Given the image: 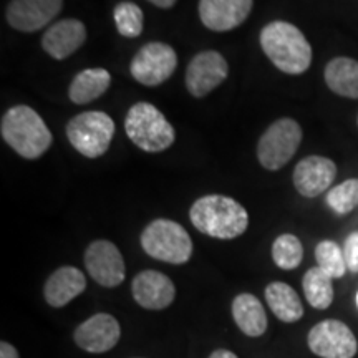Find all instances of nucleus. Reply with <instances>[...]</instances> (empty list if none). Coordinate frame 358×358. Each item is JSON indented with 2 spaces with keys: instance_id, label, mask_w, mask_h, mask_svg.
Masks as SVG:
<instances>
[{
  "instance_id": "1",
  "label": "nucleus",
  "mask_w": 358,
  "mask_h": 358,
  "mask_svg": "<svg viewBox=\"0 0 358 358\" xmlns=\"http://www.w3.org/2000/svg\"><path fill=\"white\" fill-rule=\"evenodd\" d=\"M189 219L196 229L214 239H236L249 226V214L244 206L221 194L199 198L191 206Z\"/></svg>"
},
{
  "instance_id": "2",
  "label": "nucleus",
  "mask_w": 358,
  "mask_h": 358,
  "mask_svg": "<svg viewBox=\"0 0 358 358\" xmlns=\"http://www.w3.org/2000/svg\"><path fill=\"white\" fill-rule=\"evenodd\" d=\"M261 47L268 60L287 75H301L312 64V47L297 27L284 20L267 24L261 32Z\"/></svg>"
},
{
  "instance_id": "3",
  "label": "nucleus",
  "mask_w": 358,
  "mask_h": 358,
  "mask_svg": "<svg viewBox=\"0 0 358 358\" xmlns=\"http://www.w3.org/2000/svg\"><path fill=\"white\" fill-rule=\"evenodd\" d=\"M3 141L25 159H38L52 146L53 136L37 111L27 105L12 106L2 116Z\"/></svg>"
},
{
  "instance_id": "4",
  "label": "nucleus",
  "mask_w": 358,
  "mask_h": 358,
  "mask_svg": "<svg viewBox=\"0 0 358 358\" xmlns=\"http://www.w3.org/2000/svg\"><path fill=\"white\" fill-rule=\"evenodd\" d=\"M124 129L129 140L148 153L166 151L176 140V133L166 116L146 101L136 103L128 110Z\"/></svg>"
},
{
  "instance_id": "5",
  "label": "nucleus",
  "mask_w": 358,
  "mask_h": 358,
  "mask_svg": "<svg viewBox=\"0 0 358 358\" xmlns=\"http://www.w3.org/2000/svg\"><path fill=\"white\" fill-rule=\"evenodd\" d=\"M141 248L150 257L168 264H186L192 256V241L181 224L156 219L141 232Z\"/></svg>"
},
{
  "instance_id": "6",
  "label": "nucleus",
  "mask_w": 358,
  "mask_h": 358,
  "mask_svg": "<svg viewBox=\"0 0 358 358\" xmlns=\"http://www.w3.org/2000/svg\"><path fill=\"white\" fill-rule=\"evenodd\" d=\"M116 127L113 118L105 111H85L66 124L70 145L85 158H100L108 151Z\"/></svg>"
},
{
  "instance_id": "7",
  "label": "nucleus",
  "mask_w": 358,
  "mask_h": 358,
  "mask_svg": "<svg viewBox=\"0 0 358 358\" xmlns=\"http://www.w3.org/2000/svg\"><path fill=\"white\" fill-rule=\"evenodd\" d=\"M302 141V128L292 118H280L266 129L257 143V159L268 171H279L294 155Z\"/></svg>"
},
{
  "instance_id": "8",
  "label": "nucleus",
  "mask_w": 358,
  "mask_h": 358,
  "mask_svg": "<svg viewBox=\"0 0 358 358\" xmlns=\"http://www.w3.org/2000/svg\"><path fill=\"white\" fill-rule=\"evenodd\" d=\"M178 66V55L173 47L163 42L143 45L129 64V73L145 87H158L171 77Z\"/></svg>"
},
{
  "instance_id": "9",
  "label": "nucleus",
  "mask_w": 358,
  "mask_h": 358,
  "mask_svg": "<svg viewBox=\"0 0 358 358\" xmlns=\"http://www.w3.org/2000/svg\"><path fill=\"white\" fill-rule=\"evenodd\" d=\"M308 348L320 358H353L358 343L355 335L340 320H324L308 332Z\"/></svg>"
},
{
  "instance_id": "10",
  "label": "nucleus",
  "mask_w": 358,
  "mask_h": 358,
  "mask_svg": "<svg viewBox=\"0 0 358 358\" xmlns=\"http://www.w3.org/2000/svg\"><path fill=\"white\" fill-rule=\"evenodd\" d=\"M85 266L90 277L103 287H116L124 280L127 267L120 249L110 241H95L85 250Z\"/></svg>"
},
{
  "instance_id": "11",
  "label": "nucleus",
  "mask_w": 358,
  "mask_h": 358,
  "mask_svg": "<svg viewBox=\"0 0 358 358\" xmlns=\"http://www.w3.org/2000/svg\"><path fill=\"white\" fill-rule=\"evenodd\" d=\"M229 73L226 58L216 50L201 52L186 70V88L192 96L203 98L216 90Z\"/></svg>"
},
{
  "instance_id": "12",
  "label": "nucleus",
  "mask_w": 358,
  "mask_h": 358,
  "mask_svg": "<svg viewBox=\"0 0 358 358\" xmlns=\"http://www.w3.org/2000/svg\"><path fill=\"white\" fill-rule=\"evenodd\" d=\"M64 0H12L6 17L8 25L19 32H37L60 13Z\"/></svg>"
},
{
  "instance_id": "13",
  "label": "nucleus",
  "mask_w": 358,
  "mask_h": 358,
  "mask_svg": "<svg viewBox=\"0 0 358 358\" xmlns=\"http://www.w3.org/2000/svg\"><path fill=\"white\" fill-rule=\"evenodd\" d=\"M122 337L118 320L110 313H96L90 317L75 330L73 338L77 345L90 353L110 352Z\"/></svg>"
},
{
  "instance_id": "14",
  "label": "nucleus",
  "mask_w": 358,
  "mask_h": 358,
  "mask_svg": "<svg viewBox=\"0 0 358 358\" xmlns=\"http://www.w3.org/2000/svg\"><path fill=\"white\" fill-rule=\"evenodd\" d=\"M337 164L324 156H307L294 169V186L303 198H317L332 186Z\"/></svg>"
},
{
  "instance_id": "15",
  "label": "nucleus",
  "mask_w": 358,
  "mask_h": 358,
  "mask_svg": "<svg viewBox=\"0 0 358 358\" xmlns=\"http://www.w3.org/2000/svg\"><path fill=\"white\" fill-rule=\"evenodd\" d=\"M254 0H199V17L214 32H227L243 25L252 10Z\"/></svg>"
},
{
  "instance_id": "16",
  "label": "nucleus",
  "mask_w": 358,
  "mask_h": 358,
  "mask_svg": "<svg viewBox=\"0 0 358 358\" xmlns=\"http://www.w3.org/2000/svg\"><path fill=\"white\" fill-rule=\"evenodd\" d=\"M131 292L136 303L148 310H163L176 297V287L168 275L158 271H143L133 279Z\"/></svg>"
},
{
  "instance_id": "17",
  "label": "nucleus",
  "mask_w": 358,
  "mask_h": 358,
  "mask_svg": "<svg viewBox=\"0 0 358 358\" xmlns=\"http://www.w3.org/2000/svg\"><path fill=\"white\" fill-rule=\"evenodd\" d=\"M87 40V29L83 22L65 19L48 27L42 37V47L55 60H65L73 55Z\"/></svg>"
},
{
  "instance_id": "18",
  "label": "nucleus",
  "mask_w": 358,
  "mask_h": 358,
  "mask_svg": "<svg viewBox=\"0 0 358 358\" xmlns=\"http://www.w3.org/2000/svg\"><path fill=\"white\" fill-rule=\"evenodd\" d=\"M87 289V277L80 268L65 266L48 277L43 287V297L48 306L60 308L77 299Z\"/></svg>"
},
{
  "instance_id": "19",
  "label": "nucleus",
  "mask_w": 358,
  "mask_h": 358,
  "mask_svg": "<svg viewBox=\"0 0 358 358\" xmlns=\"http://www.w3.org/2000/svg\"><path fill=\"white\" fill-rule=\"evenodd\" d=\"M232 317L241 332L248 337H261L267 330V315L262 303L252 294H239L232 301Z\"/></svg>"
},
{
  "instance_id": "20",
  "label": "nucleus",
  "mask_w": 358,
  "mask_h": 358,
  "mask_svg": "<svg viewBox=\"0 0 358 358\" xmlns=\"http://www.w3.org/2000/svg\"><path fill=\"white\" fill-rule=\"evenodd\" d=\"M327 87L345 98H358V60L337 57L325 66Z\"/></svg>"
},
{
  "instance_id": "21",
  "label": "nucleus",
  "mask_w": 358,
  "mask_h": 358,
  "mask_svg": "<svg viewBox=\"0 0 358 358\" xmlns=\"http://www.w3.org/2000/svg\"><path fill=\"white\" fill-rule=\"evenodd\" d=\"M111 85V75L105 69H87L71 80L69 88L70 100L77 105H87L100 98Z\"/></svg>"
},
{
  "instance_id": "22",
  "label": "nucleus",
  "mask_w": 358,
  "mask_h": 358,
  "mask_svg": "<svg viewBox=\"0 0 358 358\" xmlns=\"http://www.w3.org/2000/svg\"><path fill=\"white\" fill-rule=\"evenodd\" d=\"M266 301L277 319L285 324L301 320L303 307L299 294L285 282H272L266 287Z\"/></svg>"
},
{
  "instance_id": "23",
  "label": "nucleus",
  "mask_w": 358,
  "mask_h": 358,
  "mask_svg": "<svg viewBox=\"0 0 358 358\" xmlns=\"http://www.w3.org/2000/svg\"><path fill=\"white\" fill-rule=\"evenodd\" d=\"M332 277L322 268L312 267L308 268L303 275L302 287L303 294H306L307 302L310 303L313 308H319V310H325L332 306L334 302V284Z\"/></svg>"
},
{
  "instance_id": "24",
  "label": "nucleus",
  "mask_w": 358,
  "mask_h": 358,
  "mask_svg": "<svg viewBox=\"0 0 358 358\" xmlns=\"http://www.w3.org/2000/svg\"><path fill=\"white\" fill-rule=\"evenodd\" d=\"M272 259L277 267L284 271H292V268L301 266L303 259V248L299 237L294 234H282L277 237L272 244Z\"/></svg>"
},
{
  "instance_id": "25",
  "label": "nucleus",
  "mask_w": 358,
  "mask_h": 358,
  "mask_svg": "<svg viewBox=\"0 0 358 358\" xmlns=\"http://www.w3.org/2000/svg\"><path fill=\"white\" fill-rule=\"evenodd\" d=\"M315 259L322 271L327 272L332 279H342L348 271L343 249L334 241H322L315 248Z\"/></svg>"
},
{
  "instance_id": "26",
  "label": "nucleus",
  "mask_w": 358,
  "mask_h": 358,
  "mask_svg": "<svg viewBox=\"0 0 358 358\" xmlns=\"http://www.w3.org/2000/svg\"><path fill=\"white\" fill-rule=\"evenodd\" d=\"M113 19L116 30L127 38H134L143 32V10L133 2H122L115 7Z\"/></svg>"
},
{
  "instance_id": "27",
  "label": "nucleus",
  "mask_w": 358,
  "mask_h": 358,
  "mask_svg": "<svg viewBox=\"0 0 358 358\" xmlns=\"http://www.w3.org/2000/svg\"><path fill=\"white\" fill-rule=\"evenodd\" d=\"M327 204L337 214H348L358 206V179H347L327 192Z\"/></svg>"
},
{
  "instance_id": "28",
  "label": "nucleus",
  "mask_w": 358,
  "mask_h": 358,
  "mask_svg": "<svg viewBox=\"0 0 358 358\" xmlns=\"http://www.w3.org/2000/svg\"><path fill=\"white\" fill-rule=\"evenodd\" d=\"M343 257H345L347 268L353 274H358V231L352 232L343 244Z\"/></svg>"
},
{
  "instance_id": "29",
  "label": "nucleus",
  "mask_w": 358,
  "mask_h": 358,
  "mask_svg": "<svg viewBox=\"0 0 358 358\" xmlns=\"http://www.w3.org/2000/svg\"><path fill=\"white\" fill-rule=\"evenodd\" d=\"M0 358H20V355L15 347L7 342H2L0 343Z\"/></svg>"
},
{
  "instance_id": "30",
  "label": "nucleus",
  "mask_w": 358,
  "mask_h": 358,
  "mask_svg": "<svg viewBox=\"0 0 358 358\" xmlns=\"http://www.w3.org/2000/svg\"><path fill=\"white\" fill-rule=\"evenodd\" d=\"M148 2H151L159 8H171L176 3V0H148Z\"/></svg>"
},
{
  "instance_id": "31",
  "label": "nucleus",
  "mask_w": 358,
  "mask_h": 358,
  "mask_svg": "<svg viewBox=\"0 0 358 358\" xmlns=\"http://www.w3.org/2000/svg\"><path fill=\"white\" fill-rule=\"evenodd\" d=\"M209 358H237V355L236 353H232V352H229V350H216V352H213L211 353V357Z\"/></svg>"
},
{
  "instance_id": "32",
  "label": "nucleus",
  "mask_w": 358,
  "mask_h": 358,
  "mask_svg": "<svg viewBox=\"0 0 358 358\" xmlns=\"http://www.w3.org/2000/svg\"><path fill=\"white\" fill-rule=\"evenodd\" d=\"M357 307H358V292H357Z\"/></svg>"
},
{
  "instance_id": "33",
  "label": "nucleus",
  "mask_w": 358,
  "mask_h": 358,
  "mask_svg": "<svg viewBox=\"0 0 358 358\" xmlns=\"http://www.w3.org/2000/svg\"><path fill=\"white\" fill-rule=\"evenodd\" d=\"M138 358H140V357H138Z\"/></svg>"
}]
</instances>
